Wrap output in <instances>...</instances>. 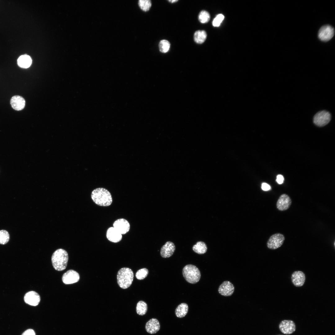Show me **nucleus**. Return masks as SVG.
Here are the masks:
<instances>
[{"mask_svg": "<svg viewBox=\"0 0 335 335\" xmlns=\"http://www.w3.org/2000/svg\"><path fill=\"white\" fill-rule=\"evenodd\" d=\"M91 197L96 204L102 206H108L112 203V198L110 192L103 188H98L92 192Z\"/></svg>", "mask_w": 335, "mask_h": 335, "instance_id": "obj_1", "label": "nucleus"}, {"mask_svg": "<svg viewBox=\"0 0 335 335\" xmlns=\"http://www.w3.org/2000/svg\"><path fill=\"white\" fill-rule=\"evenodd\" d=\"M68 259V253L66 250L62 248L56 250L51 257L53 267L59 271L64 270L67 266Z\"/></svg>", "mask_w": 335, "mask_h": 335, "instance_id": "obj_2", "label": "nucleus"}, {"mask_svg": "<svg viewBox=\"0 0 335 335\" xmlns=\"http://www.w3.org/2000/svg\"><path fill=\"white\" fill-rule=\"evenodd\" d=\"M134 277L133 273L129 268L124 267L120 269L117 275L118 284L123 289H126L131 285Z\"/></svg>", "mask_w": 335, "mask_h": 335, "instance_id": "obj_3", "label": "nucleus"}, {"mask_svg": "<svg viewBox=\"0 0 335 335\" xmlns=\"http://www.w3.org/2000/svg\"><path fill=\"white\" fill-rule=\"evenodd\" d=\"M182 274L185 280L188 283L194 284L199 280L201 273L199 269L195 266L189 264L183 269Z\"/></svg>", "mask_w": 335, "mask_h": 335, "instance_id": "obj_4", "label": "nucleus"}, {"mask_svg": "<svg viewBox=\"0 0 335 335\" xmlns=\"http://www.w3.org/2000/svg\"><path fill=\"white\" fill-rule=\"evenodd\" d=\"M285 239V237L282 234L280 233L274 234L269 238L267 243V246L271 249H277L281 246Z\"/></svg>", "mask_w": 335, "mask_h": 335, "instance_id": "obj_5", "label": "nucleus"}, {"mask_svg": "<svg viewBox=\"0 0 335 335\" xmlns=\"http://www.w3.org/2000/svg\"><path fill=\"white\" fill-rule=\"evenodd\" d=\"M331 119L330 113L326 110H322L318 112L315 115L313 122L318 126L323 127L328 124Z\"/></svg>", "mask_w": 335, "mask_h": 335, "instance_id": "obj_6", "label": "nucleus"}, {"mask_svg": "<svg viewBox=\"0 0 335 335\" xmlns=\"http://www.w3.org/2000/svg\"><path fill=\"white\" fill-rule=\"evenodd\" d=\"M334 29L331 26L325 25L319 29L318 34L319 39L323 41H327L331 39L334 35Z\"/></svg>", "mask_w": 335, "mask_h": 335, "instance_id": "obj_7", "label": "nucleus"}, {"mask_svg": "<svg viewBox=\"0 0 335 335\" xmlns=\"http://www.w3.org/2000/svg\"><path fill=\"white\" fill-rule=\"evenodd\" d=\"M279 328L283 333L289 335L293 333L295 331L296 327L294 322L293 320H284L280 323Z\"/></svg>", "mask_w": 335, "mask_h": 335, "instance_id": "obj_8", "label": "nucleus"}, {"mask_svg": "<svg viewBox=\"0 0 335 335\" xmlns=\"http://www.w3.org/2000/svg\"><path fill=\"white\" fill-rule=\"evenodd\" d=\"M292 203V200L290 197L287 194H284L279 197L276 203V206L279 210L284 211L290 208Z\"/></svg>", "mask_w": 335, "mask_h": 335, "instance_id": "obj_9", "label": "nucleus"}, {"mask_svg": "<svg viewBox=\"0 0 335 335\" xmlns=\"http://www.w3.org/2000/svg\"><path fill=\"white\" fill-rule=\"evenodd\" d=\"M113 226L122 234L127 233L130 229V223L124 218H120L116 220L114 222Z\"/></svg>", "mask_w": 335, "mask_h": 335, "instance_id": "obj_10", "label": "nucleus"}, {"mask_svg": "<svg viewBox=\"0 0 335 335\" xmlns=\"http://www.w3.org/2000/svg\"><path fill=\"white\" fill-rule=\"evenodd\" d=\"M80 279L78 273L76 271L70 270L64 273L62 277V280L66 284H71L78 282Z\"/></svg>", "mask_w": 335, "mask_h": 335, "instance_id": "obj_11", "label": "nucleus"}, {"mask_svg": "<svg viewBox=\"0 0 335 335\" xmlns=\"http://www.w3.org/2000/svg\"><path fill=\"white\" fill-rule=\"evenodd\" d=\"M291 281L294 286L301 287L304 284L306 279L305 273L300 270L295 271L292 274Z\"/></svg>", "mask_w": 335, "mask_h": 335, "instance_id": "obj_12", "label": "nucleus"}, {"mask_svg": "<svg viewBox=\"0 0 335 335\" xmlns=\"http://www.w3.org/2000/svg\"><path fill=\"white\" fill-rule=\"evenodd\" d=\"M234 290V287L233 284L229 281H226L220 285L218 292L221 295L227 297L231 296Z\"/></svg>", "mask_w": 335, "mask_h": 335, "instance_id": "obj_13", "label": "nucleus"}, {"mask_svg": "<svg viewBox=\"0 0 335 335\" xmlns=\"http://www.w3.org/2000/svg\"><path fill=\"white\" fill-rule=\"evenodd\" d=\"M25 302L31 306L38 305L40 301V297L39 294L34 291H31L26 293L24 297Z\"/></svg>", "mask_w": 335, "mask_h": 335, "instance_id": "obj_14", "label": "nucleus"}, {"mask_svg": "<svg viewBox=\"0 0 335 335\" xmlns=\"http://www.w3.org/2000/svg\"><path fill=\"white\" fill-rule=\"evenodd\" d=\"M175 249V246L173 242L167 241L161 248V256L164 258L169 257L173 254Z\"/></svg>", "mask_w": 335, "mask_h": 335, "instance_id": "obj_15", "label": "nucleus"}, {"mask_svg": "<svg viewBox=\"0 0 335 335\" xmlns=\"http://www.w3.org/2000/svg\"><path fill=\"white\" fill-rule=\"evenodd\" d=\"M106 236L109 241L114 243L120 241L122 238V234L113 227H109L107 229Z\"/></svg>", "mask_w": 335, "mask_h": 335, "instance_id": "obj_16", "label": "nucleus"}, {"mask_svg": "<svg viewBox=\"0 0 335 335\" xmlns=\"http://www.w3.org/2000/svg\"><path fill=\"white\" fill-rule=\"evenodd\" d=\"M160 324L159 321L155 318H152L146 324L145 328L149 333L154 334L157 333L160 329Z\"/></svg>", "mask_w": 335, "mask_h": 335, "instance_id": "obj_17", "label": "nucleus"}, {"mask_svg": "<svg viewBox=\"0 0 335 335\" xmlns=\"http://www.w3.org/2000/svg\"><path fill=\"white\" fill-rule=\"evenodd\" d=\"M25 103L24 99L19 96H13L10 100V103L12 108L17 111L23 109L25 107Z\"/></svg>", "mask_w": 335, "mask_h": 335, "instance_id": "obj_18", "label": "nucleus"}, {"mask_svg": "<svg viewBox=\"0 0 335 335\" xmlns=\"http://www.w3.org/2000/svg\"><path fill=\"white\" fill-rule=\"evenodd\" d=\"M18 65L23 68H27L31 65L32 60L30 56L27 55L20 56L17 60Z\"/></svg>", "mask_w": 335, "mask_h": 335, "instance_id": "obj_19", "label": "nucleus"}, {"mask_svg": "<svg viewBox=\"0 0 335 335\" xmlns=\"http://www.w3.org/2000/svg\"><path fill=\"white\" fill-rule=\"evenodd\" d=\"M188 310V306L185 303H182L179 305L176 308L175 313L176 316L180 318L185 317L187 314Z\"/></svg>", "mask_w": 335, "mask_h": 335, "instance_id": "obj_20", "label": "nucleus"}, {"mask_svg": "<svg viewBox=\"0 0 335 335\" xmlns=\"http://www.w3.org/2000/svg\"><path fill=\"white\" fill-rule=\"evenodd\" d=\"M207 37V33L205 31L197 30L194 34V40L198 44H202L206 40Z\"/></svg>", "mask_w": 335, "mask_h": 335, "instance_id": "obj_21", "label": "nucleus"}, {"mask_svg": "<svg viewBox=\"0 0 335 335\" xmlns=\"http://www.w3.org/2000/svg\"><path fill=\"white\" fill-rule=\"evenodd\" d=\"M192 249L195 252L199 254H203L206 253L207 250V247L206 243L202 241H199L194 245Z\"/></svg>", "mask_w": 335, "mask_h": 335, "instance_id": "obj_22", "label": "nucleus"}, {"mask_svg": "<svg viewBox=\"0 0 335 335\" xmlns=\"http://www.w3.org/2000/svg\"><path fill=\"white\" fill-rule=\"evenodd\" d=\"M147 305L146 303L143 301H139L136 306V311L137 314L141 315H145L147 311Z\"/></svg>", "mask_w": 335, "mask_h": 335, "instance_id": "obj_23", "label": "nucleus"}, {"mask_svg": "<svg viewBox=\"0 0 335 335\" xmlns=\"http://www.w3.org/2000/svg\"><path fill=\"white\" fill-rule=\"evenodd\" d=\"M170 44L169 42L166 40H162L160 41L159 43V48L160 51L163 53L168 52L170 49Z\"/></svg>", "mask_w": 335, "mask_h": 335, "instance_id": "obj_24", "label": "nucleus"}, {"mask_svg": "<svg viewBox=\"0 0 335 335\" xmlns=\"http://www.w3.org/2000/svg\"><path fill=\"white\" fill-rule=\"evenodd\" d=\"M209 13L205 10L200 11L198 16V19L200 22L204 24L207 23L210 19Z\"/></svg>", "mask_w": 335, "mask_h": 335, "instance_id": "obj_25", "label": "nucleus"}, {"mask_svg": "<svg viewBox=\"0 0 335 335\" xmlns=\"http://www.w3.org/2000/svg\"><path fill=\"white\" fill-rule=\"evenodd\" d=\"M10 239L8 232L4 230H0V244H5L9 241Z\"/></svg>", "mask_w": 335, "mask_h": 335, "instance_id": "obj_26", "label": "nucleus"}, {"mask_svg": "<svg viewBox=\"0 0 335 335\" xmlns=\"http://www.w3.org/2000/svg\"><path fill=\"white\" fill-rule=\"evenodd\" d=\"M138 4L141 9L144 11L149 10L151 6L150 0H139Z\"/></svg>", "mask_w": 335, "mask_h": 335, "instance_id": "obj_27", "label": "nucleus"}, {"mask_svg": "<svg viewBox=\"0 0 335 335\" xmlns=\"http://www.w3.org/2000/svg\"><path fill=\"white\" fill-rule=\"evenodd\" d=\"M148 273V270L146 268H143L137 271L136 274V277L139 280H142L147 277Z\"/></svg>", "mask_w": 335, "mask_h": 335, "instance_id": "obj_28", "label": "nucleus"}, {"mask_svg": "<svg viewBox=\"0 0 335 335\" xmlns=\"http://www.w3.org/2000/svg\"><path fill=\"white\" fill-rule=\"evenodd\" d=\"M224 18V15L222 14L217 15L212 21V25L214 27L219 26Z\"/></svg>", "mask_w": 335, "mask_h": 335, "instance_id": "obj_29", "label": "nucleus"}, {"mask_svg": "<svg viewBox=\"0 0 335 335\" xmlns=\"http://www.w3.org/2000/svg\"><path fill=\"white\" fill-rule=\"evenodd\" d=\"M21 335H36L35 333L32 329H28L25 331Z\"/></svg>", "mask_w": 335, "mask_h": 335, "instance_id": "obj_30", "label": "nucleus"}, {"mask_svg": "<svg viewBox=\"0 0 335 335\" xmlns=\"http://www.w3.org/2000/svg\"><path fill=\"white\" fill-rule=\"evenodd\" d=\"M284 177L282 175L279 174L277 176L276 181L278 184H282L284 182Z\"/></svg>", "mask_w": 335, "mask_h": 335, "instance_id": "obj_31", "label": "nucleus"}, {"mask_svg": "<svg viewBox=\"0 0 335 335\" xmlns=\"http://www.w3.org/2000/svg\"><path fill=\"white\" fill-rule=\"evenodd\" d=\"M270 186L266 183H263L262 184L261 189L264 191H268L270 190Z\"/></svg>", "mask_w": 335, "mask_h": 335, "instance_id": "obj_32", "label": "nucleus"}, {"mask_svg": "<svg viewBox=\"0 0 335 335\" xmlns=\"http://www.w3.org/2000/svg\"><path fill=\"white\" fill-rule=\"evenodd\" d=\"M168 1L171 3H174L178 1V0H168Z\"/></svg>", "mask_w": 335, "mask_h": 335, "instance_id": "obj_33", "label": "nucleus"}, {"mask_svg": "<svg viewBox=\"0 0 335 335\" xmlns=\"http://www.w3.org/2000/svg\"></svg>", "mask_w": 335, "mask_h": 335, "instance_id": "obj_34", "label": "nucleus"}]
</instances>
